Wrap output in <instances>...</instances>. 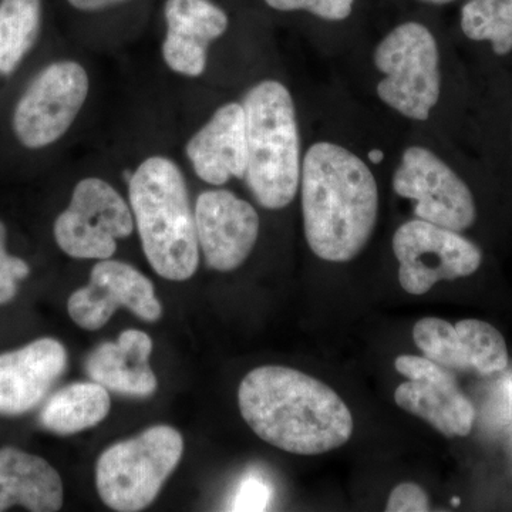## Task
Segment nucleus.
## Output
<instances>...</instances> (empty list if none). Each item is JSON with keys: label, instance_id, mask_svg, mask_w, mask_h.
<instances>
[{"label": "nucleus", "instance_id": "f257e3e1", "mask_svg": "<svg viewBox=\"0 0 512 512\" xmlns=\"http://www.w3.org/2000/svg\"><path fill=\"white\" fill-rule=\"evenodd\" d=\"M238 406L259 439L288 453L318 456L352 439V413L339 394L291 367L251 370L239 384Z\"/></svg>", "mask_w": 512, "mask_h": 512}, {"label": "nucleus", "instance_id": "f03ea898", "mask_svg": "<svg viewBox=\"0 0 512 512\" xmlns=\"http://www.w3.org/2000/svg\"><path fill=\"white\" fill-rule=\"evenodd\" d=\"M305 238L323 261L349 262L372 238L379 188L369 165L339 144L319 141L302 160Z\"/></svg>", "mask_w": 512, "mask_h": 512}, {"label": "nucleus", "instance_id": "7ed1b4c3", "mask_svg": "<svg viewBox=\"0 0 512 512\" xmlns=\"http://www.w3.org/2000/svg\"><path fill=\"white\" fill-rule=\"evenodd\" d=\"M134 222L148 264L168 281H187L200 265V245L183 171L153 156L128 181Z\"/></svg>", "mask_w": 512, "mask_h": 512}, {"label": "nucleus", "instance_id": "20e7f679", "mask_svg": "<svg viewBox=\"0 0 512 512\" xmlns=\"http://www.w3.org/2000/svg\"><path fill=\"white\" fill-rule=\"evenodd\" d=\"M247 117L248 167L245 174L256 202L282 210L301 185V137L292 94L276 80L255 84L242 103Z\"/></svg>", "mask_w": 512, "mask_h": 512}, {"label": "nucleus", "instance_id": "39448f33", "mask_svg": "<svg viewBox=\"0 0 512 512\" xmlns=\"http://www.w3.org/2000/svg\"><path fill=\"white\" fill-rule=\"evenodd\" d=\"M183 453V436L170 426L150 427L133 439L107 448L96 467L101 501L119 512L150 507Z\"/></svg>", "mask_w": 512, "mask_h": 512}, {"label": "nucleus", "instance_id": "423d86ee", "mask_svg": "<svg viewBox=\"0 0 512 512\" xmlns=\"http://www.w3.org/2000/svg\"><path fill=\"white\" fill-rule=\"evenodd\" d=\"M373 63L383 74L377 96L406 119L426 121L441 97L440 49L426 26H396L376 46Z\"/></svg>", "mask_w": 512, "mask_h": 512}, {"label": "nucleus", "instance_id": "0eeeda50", "mask_svg": "<svg viewBox=\"0 0 512 512\" xmlns=\"http://www.w3.org/2000/svg\"><path fill=\"white\" fill-rule=\"evenodd\" d=\"M90 82L73 60L47 64L33 77L13 111V133L23 147L40 150L59 141L82 111Z\"/></svg>", "mask_w": 512, "mask_h": 512}, {"label": "nucleus", "instance_id": "6e6552de", "mask_svg": "<svg viewBox=\"0 0 512 512\" xmlns=\"http://www.w3.org/2000/svg\"><path fill=\"white\" fill-rule=\"evenodd\" d=\"M393 190L416 202L414 215L451 231L464 232L477 222L473 188L463 175L429 148L412 146L402 154L393 175Z\"/></svg>", "mask_w": 512, "mask_h": 512}, {"label": "nucleus", "instance_id": "1a4fd4ad", "mask_svg": "<svg viewBox=\"0 0 512 512\" xmlns=\"http://www.w3.org/2000/svg\"><path fill=\"white\" fill-rule=\"evenodd\" d=\"M134 217L116 188L97 177L74 187L69 207L57 217L53 234L64 254L76 259H109L117 241L130 237Z\"/></svg>", "mask_w": 512, "mask_h": 512}, {"label": "nucleus", "instance_id": "9d476101", "mask_svg": "<svg viewBox=\"0 0 512 512\" xmlns=\"http://www.w3.org/2000/svg\"><path fill=\"white\" fill-rule=\"evenodd\" d=\"M393 252L400 285L410 295H424L441 281L476 274L483 264V251L476 242L419 218L397 228Z\"/></svg>", "mask_w": 512, "mask_h": 512}, {"label": "nucleus", "instance_id": "9b49d317", "mask_svg": "<svg viewBox=\"0 0 512 512\" xmlns=\"http://www.w3.org/2000/svg\"><path fill=\"white\" fill-rule=\"evenodd\" d=\"M394 367L409 380L394 393L400 409L426 421L447 439L467 437L471 433L476 410L458 389L454 372L426 356L396 357Z\"/></svg>", "mask_w": 512, "mask_h": 512}, {"label": "nucleus", "instance_id": "f8f14e48", "mask_svg": "<svg viewBox=\"0 0 512 512\" xmlns=\"http://www.w3.org/2000/svg\"><path fill=\"white\" fill-rule=\"evenodd\" d=\"M119 308L146 322H157L163 315L153 282L133 266L110 258L93 266L90 284L73 292L67 302L70 318L86 330L103 328Z\"/></svg>", "mask_w": 512, "mask_h": 512}, {"label": "nucleus", "instance_id": "ddd939ff", "mask_svg": "<svg viewBox=\"0 0 512 512\" xmlns=\"http://www.w3.org/2000/svg\"><path fill=\"white\" fill-rule=\"evenodd\" d=\"M195 229L205 262L218 272L239 268L258 241V212L228 190L202 192L195 202Z\"/></svg>", "mask_w": 512, "mask_h": 512}, {"label": "nucleus", "instance_id": "4468645a", "mask_svg": "<svg viewBox=\"0 0 512 512\" xmlns=\"http://www.w3.org/2000/svg\"><path fill=\"white\" fill-rule=\"evenodd\" d=\"M67 352L59 340L40 338L0 355V414L20 416L45 400L66 372Z\"/></svg>", "mask_w": 512, "mask_h": 512}, {"label": "nucleus", "instance_id": "2eb2a0df", "mask_svg": "<svg viewBox=\"0 0 512 512\" xmlns=\"http://www.w3.org/2000/svg\"><path fill=\"white\" fill-rule=\"evenodd\" d=\"M164 62L173 72L198 77L207 69L208 47L227 32V13L210 0H167Z\"/></svg>", "mask_w": 512, "mask_h": 512}, {"label": "nucleus", "instance_id": "dca6fc26", "mask_svg": "<svg viewBox=\"0 0 512 512\" xmlns=\"http://www.w3.org/2000/svg\"><path fill=\"white\" fill-rule=\"evenodd\" d=\"M188 160L204 183L227 184L245 178L248 167L247 117L244 106L227 103L188 141Z\"/></svg>", "mask_w": 512, "mask_h": 512}, {"label": "nucleus", "instance_id": "f3484780", "mask_svg": "<svg viewBox=\"0 0 512 512\" xmlns=\"http://www.w3.org/2000/svg\"><path fill=\"white\" fill-rule=\"evenodd\" d=\"M153 340L141 330L121 333L116 343H103L90 353L87 375L111 392L147 397L157 390V377L150 366Z\"/></svg>", "mask_w": 512, "mask_h": 512}, {"label": "nucleus", "instance_id": "a211bd4d", "mask_svg": "<svg viewBox=\"0 0 512 512\" xmlns=\"http://www.w3.org/2000/svg\"><path fill=\"white\" fill-rule=\"evenodd\" d=\"M62 478L45 458L19 448H0V512L19 507L55 512L63 505Z\"/></svg>", "mask_w": 512, "mask_h": 512}, {"label": "nucleus", "instance_id": "6ab92c4d", "mask_svg": "<svg viewBox=\"0 0 512 512\" xmlns=\"http://www.w3.org/2000/svg\"><path fill=\"white\" fill-rule=\"evenodd\" d=\"M109 390L96 382L73 383L53 394L40 412V424L59 436L97 426L110 413Z\"/></svg>", "mask_w": 512, "mask_h": 512}, {"label": "nucleus", "instance_id": "aec40b11", "mask_svg": "<svg viewBox=\"0 0 512 512\" xmlns=\"http://www.w3.org/2000/svg\"><path fill=\"white\" fill-rule=\"evenodd\" d=\"M460 29L468 42L483 46L497 62L512 59V0H467Z\"/></svg>", "mask_w": 512, "mask_h": 512}, {"label": "nucleus", "instance_id": "412c9836", "mask_svg": "<svg viewBox=\"0 0 512 512\" xmlns=\"http://www.w3.org/2000/svg\"><path fill=\"white\" fill-rule=\"evenodd\" d=\"M42 0H0V74L18 70L42 29Z\"/></svg>", "mask_w": 512, "mask_h": 512}, {"label": "nucleus", "instance_id": "4be33fe9", "mask_svg": "<svg viewBox=\"0 0 512 512\" xmlns=\"http://www.w3.org/2000/svg\"><path fill=\"white\" fill-rule=\"evenodd\" d=\"M413 339L427 359L451 372H470L467 343L456 325L439 318H424L414 325Z\"/></svg>", "mask_w": 512, "mask_h": 512}, {"label": "nucleus", "instance_id": "5701e85b", "mask_svg": "<svg viewBox=\"0 0 512 512\" xmlns=\"http://www.w3.org/2000/svg\"><path fill=\"white\" fill-rule=\"evenodd\" d=\"M456 328L466 339L471 370L480 375H493L507 369V343L493 325L484 320L464 319L456 323Z\"/></svg>", "mask_w": 512, "mask_h": 512}, {"label": "nucleus", "instance_id": "b1692460", "mask_svg": "<svg viewBox=\"0 0 512 512\" xmlns=\"http://www.w3.org/2000/svg\"><path fill=\"white\" fill-rule=\"evenodd\" d=\"M266 5L281 12L306 10L316 18L342 22L353 12L355 0H265Z\"/></svg>", "mask_w": 512, "mask_h": 512}, {"label": "nucleus", "instance_id": "393cba45", "mask_svg": "<svg viewBox=\"0 0 512 512\" xmlns=\"http://www.w3.org/2000/svg\"><path fill=\"white\" fill-rule=\"evenodd\" d=\"M8 229L0 221V305L15 298L20 281L30 274L28 262L18 256L10 255L6 248Z\"/></svg>", "mask_w": 512, "mask_h": 512}, {"label": "nucleus", "instance_id": "a878e982", "mask_svg": "<svg viewBox=\"0 0 512 512\" xmlns=\"http://www.w3.org/2000/svg\"><path fill=\"white\" fill-rule=\"evenodd\" d=\"M272 500L271 485L258 476H248L239 484L232 510L265 511Z\"/></svg>", "mask_w": 512, "mask_h": 512}, {"label": "nucleus", "instance_id": "bb28decb", "mask_svg": "<svg viewBox=\"0 0 512 512\" xmlns=\"http://www.w3.org/2000/svg\"><path fill=\"white\" fill-rule=\"evenodd\" d=\"M387 512H426L430 511V498L420 485L403 483L390 493L386 505Z\"/></svg>", "mask_w": 512, "mask_h": 512}, {"label": "nucleus", "instance_id": "cd10ccee", "mask_svg": "<svg viewBox=\"0 0 512 512\" xmlns=\"http://www.w3.org/2000/svg\"><path fill=\"white\" fill-rule=\"evenodd\" d=\"M508 106H510V109L505 114L507 120H505V127H503L505 128V138L500 137V144L505 146V150L500 151V157H505V165H508L512 173V100Z\"/></svg>", "mask_w": 512, "mask_h": 512}, {"label": "nucleus", "instance_id": "c85d7f7f", "mask_svg": "<svg viewBox=\"0 0 512 512\" xmlns=\"http://www.w3.org/2000/svg\"><path fill=\"white\" fill-rule=\"evenodd\" d=\"M73 8L83 10V12H96V10L110 8V6L119 5L127 0H67Z\"/></svg>", "mask_w": 512, "mask_h": 512}, {"label": "nucleus", "instance_id": "c756f323", "mask_svg": "<svg viewBox=\"0 0 512 512\" xmlns=\"http://www.w3.org/2000/svg\"><path fill=\"white\" fill-rule=\"evenodd\" d=\"M384 158V153L382 150H372L369 153V160L372 161V163L380 164L382 163Z\"/></svg>", "mask_w": 512, "mask_h": 512}, {"label": "nucleus", "instance_id": "7c9ffc66", "mask_svg": "<svg viewBox=\"0 0 512 512\" xmlns=\"http://www.w3.org/2000/svg\"><path fill=\"white\" fill-rule=\"evenodd\" d=\"M420 2L430 3V5H448V3H453L454 0H420Z\"/></svg>", "mask_w": 512, "mask_h": 512}, {"label": "nucleus", "instance_id": "2f4dec72", "mask_svg": "<svg viewBox=\"0 0 512 512\" xmlns=\"http://www.w3.org/2000/svg\"><path fill=\"white\" fill-rule=\"evenodd\" d=\"M451 503H453V505H458L460 504V500H458V498H453V500H451Z\"/></svg>", "mask_w": 512, "mask_h": 512}]
</instances>
